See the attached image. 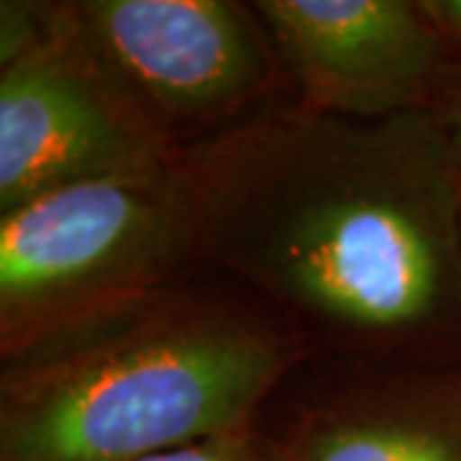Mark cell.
I'll use <instances>...</instances> for the list:
<instances>
[{"label":"cell","instance_id":"6da1fadb","mask_svg":"<svg viewBox=\"0 0 461 461\" xmlns=\"http://www.w3.org/2000/svg\"><path fill=\"white\" fill-rule=\"evenodd\" d=\"M175 172L200 272L313 357L448 366L461 348V169L433 111L359 121L285 95Z\"/></svg>","mask_w":461,"mask_h":461},{"label":"cell","instance_id":"7a4b0ae2","mask_svg":"<svg viewBox=\"0 0 461 461\" xmlns=\"http://www.w3.org/2000/svg\"><path fill=\"white\" fill-rule=\"evenodd\" d=\"M311 346L200 272L0 357V461H141L254 430Z\"/></svg>","mask_w":461,"mask_h":461},{"label":"cell","instance_id":"3957f363","mask_svg":"<svg viewBox=\"0 0 461 461\" xmlns=\"http://www.w3.org/2000/svg\"><path fill=\"white\" fill-rule=\"evenodd\" d=\"M200 275L175 162L0 213V357Z\"/></svg>","mask_w":461,"mask_h":461},{"label":"cell","instance_id":"277c9868","mask_svg":"<svg viewBox=\"0 0 461 461\" xmlns=\"http://www.w3.org/2000/svg\"><path fill=\"white\" fill-rule=\"evenodd\" d=\"M65 8L83 50L172 157L290 95L254 3L75 0Z\"/></svg>","mask_w":461,"mask_h":461},{"label":"cell","instance_id":"5b68a950","mask_svg":"<svg viewBox=\"0 0 461 461\" xmlns=\"http://www.w3.org/2000/svg\"><path fill=\"white\" fill-rule=\"evenodd\" d=\"M172 162L83 50L65 3L44 47L0 67V213L67 185Z\"/></svg>","mask_w":461,"mask_h":461},{"label":"cell","instance_id":"8992f818","mask_svg":"<svg viewBox=\"0 0 461 461\" xmlns=\"http://www.w3.org/2000/svg\"><path fill=\"white\" fill-rule=\"evenodd\" d=\"M290 95L318 113L377 121L433 111L459 65L420 3L257 0Z\"/></svg>","mask_w":461,"mask_h":461},{"label":"cell","instance_id":"52a82bcc","mask_svg":"<svg viewBox=\"0 0 461 461\" xmlns=\"http://www.w3.org/2000/svg\"><path fill=\"white\" fill-rule=\"evenodd\" d=\"M267 411L259 433L275 461H461V372L423 364H348L311 357Z\"/></svg>","mask_w":461,"mask_h":461},{"label":"cell","instance_id":"ba28073f","mask_svg":"<svg viewBox=\"0 0 461 461\" xmlns=\"http://www.w3.org/2000/svg\"><path fill=\"white\" fill-rule=\"evenodd\" d=\"M57 3L3 0L0 3V67L29 57L50 41Z\"/></svg>","mask_w":461,"mask_h":461},{"label":"cell","instance_id":"9c48e42d","mask_svg":"<svg viewBox=\"0 0 461 461\" xmlns=\"http://www.w3.org/2000/svg\"><path fill=\"white\" fill-rule=\"evenodd\" d=\"M141 461H275L259 429L162 451Z\"/></svg>","mask_w":461,"mask_h":461},{"label":"cell","instance_id":"30bf717a","mask_svg":"<svg viewBox=\"0 0 461 461\" xmlns=\"http://www.w3.org/2000/svg\"><path fill=\"white\" fill-rule=\"evenodd\" d=\"M433 113L438 115L446 136H448V144L454 149L456 165L461 169V65L454 67V72H451V77H448Z\"/></svg>","mask_w":461,"mask_h":461},{"label":"cell","instance_id":"8fae6325","mask_svg":"<svg viewBox=\"0 0 461 461\" xmlns=\"http://www.w3.org/2000/svg\"><path fill=\"white\" fill-rule=\"evenodd\" d=\"M459 213H461V177H459Z\"/></svg>","mask_w":461,"mask_h":461}]
</instances>
